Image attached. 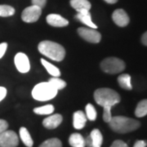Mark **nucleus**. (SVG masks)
<instances>
[{"instance_id": "f8f14e48", "label": "nucleus", "mask_w": 147, "mask_h": 147, "mask_svg": "<svg viewBox=\"0 0 147 147\" xmlns=\"http://www.w3.org/2000/svg\"><path fill=\"white\" fill-rule=\"evenodd\" d=\"M47 24L54 27H65L69 25V21L58 14H49L46 17Z\"/></svg>"}, {"instance_id": "bb28decb", "label": "nucleus", "mask_w": 147, "mask_h": 147, "mask_svg": "<svg viewBox=\"0 0 147 147\" xmlns=\"http://www.w3.org/2000/svg\"><path fill=\"white\" fill-rule=\"evenodd\" d=\"M103 120L105 123H109L111 119H112V115H111V107L105 106L103 107Z\"/></svg>"}, {"instance_id": "f257e3e1", "label": "nucleus", "mask_w": 147, "mask_h": 147, "mask_svg": "<svg viewBox=\"0 0 147 147\" xmlns=\"http://www.w3.org/2000/svg\"><path fill=\"white\" fill-rule=\"evenodd\" d=\"M110 127L118 133H127L135 131L141 126V123L138 120L127 118L125 116H115L108 123Z\"/></svg>"}, {"instance_id": "473e14b6", "label": "nucleus", "mask_w": 147, "mask_h": 147, "mask_svg": "<svg viewBox=\"0 0 147 147\" xmlns=\"http://www.w3.org/2000/svg\"><path fill=\"white\" fill-rule=\"evenodd\" d=\"M147 143L146 141H143V140H139L137 141L136 143L134 144L133 147H146Z\"/></svg>"}, {"instance_id": "c9c22d12", "label": "nucleus", "mask_w": 147, "mask_h": 147, "mask_svg": "<svg viewBox=\"0 0 147 147\" xmlns=\"http://www.w3.org/2000/svg\"><path fill=\"white\" fill-rule=\"evenodd\" d=\"M105 3H109V4H115L118 2V0H104Z\"/></svg>"}, {"instance_id": "f704fd0d", "label": "nucleus", "mask_w": 147, "mask_h": 147, "mask_svg": "<svg viewBox=\"0 0 147 147\" xmlns=\"http://www.w3.org/2000/svg\"><path fill=\"white\" fill-rule=\"evenodd\" d=\"M142 42L145 46H147V31L146 33H144L143 35H142Z\"/></svg>"}, {"instance_id": "cd10ccee", "label": "nucleus", "mask_w": 147, "mask_h": 147, "mask_svg": "<svg viewBox=\"0 0 147 147\" xmlns=\"http://www.w3.org/2000/svg\"><path fill=\"white\" fill-rule=\"evenodd\" d=\"M110 147H128L126 143L121 140H116L112 143Z\"/></svg>"}, {"instance_id": "f3484780", "label": "nucleus", "mask_w": 147, "mask_h": 147, "mask_svg": "<svg viewBox=\"0 0 147 147\" xmlns=\"http://www.w3.org/2000/svg\"><path fill=\"white\" fill-rule=\"evenodd\" d=\"M118 83L122 88L125 90L132 89L131 83V76L128 74H123L118 77Z\"/></svg>"}, {"instance_id": "c756f323", "label": "nucleus", "mask_w": 147, "mask_h": 147, "mask_svg": "<svg viewBox=\"0 0 147 147\" xmlns=\"http://www.w3.org/2000/svg\"><path fill=\"white\" fill-rule=\"evenodd\" d=\"M33 5L38 6L39 7L42 8L44 6L46 5V3H47V0H31Z\"/></svg>"}, {"instance_id": "aec40b11", "label": "nucleus", "mask_w": 147, "mask_h": 147, "mask_svg": "<svg viewBox=\"0 0 147 147\" xmlns=\"http://www.w3.org/2000/svg\"><path fill=\"white\" fill-rule=\"evenodd\" d=\"M40 61L42 62V65L44 66V68L46 69V70L51 75H53V77H59L61 75V71H60V69L57 66H55L54 65L48 62L47 61L42 59V58Z\"/></svg>"}, {"instance_id": "393cba45", "label": "nucleus", "mask_w": 147, "mask_h": 147, "mask_svg": "<svg viewBox=\"0 0 147 147\" xmlns=\"http://www.w3.org/2000/svg\"><path fill=\"white\" fill-rule=\"evenodd\" d=\"M15 14V9L11 6L0 5V16L7 17Z\"/></svg>"}, {"instance_id": "72a5a7b5", "label": "nucleus", "mask_w": 147, "mask_h": 147, "mask_svg": "<svg viewBox=\"0 0 147 147\" xmlns=\"http://www.w3.org/2000/svg\"><path fill=\"white\" fill-rule=\"evenodd\" d=\"M85 146L92 147V139H91L90 136H88L85 139Z\"/></svg>"}, {"instance_id": "7c9ffc66", "label": "nucleus", "mask_w": 147, "mask_h": 147, "mask_svg": "<svg viewBox=\"0 0 147 147\" xmlns=\"http://www.w3.org/2000/svg\"><path fill=\"white\" fill-rule=\"evenodd\" d=\"M7 48V42H2L0 43V59L3 57L5 54Z\"/></svg>"}, {"instance_id": "a878e982", "label": "nucleus", "mask_w": 147, "mask_h": 147, "mask_svg": "<svg viewBox=\"0 0 147 147\" xmlns=\"http://www.w3.org/2000/svg\"><path fill=\"white\" fill-rule=\"evenodd\" d=\"M85 110H86V117L91 121L96 120V110L95 109V107L92 104H88L85 107Z\"/></svg>"}, {"instance_id": "9d476101", "label": "nucleus", "mask_w": 147, "mask_h": 147, "mask_svg": "<svg viewBox=\"0 0 147 147\" xmlns=\"http://www.w3.org/2000/svg\"><path fill=\"white\" fill-rule=\"evenodd\" d=\"M112 20L118 26L125 27L129 24V16L123 9H116L112 14Z\"/></svg>"}, {"instance_id": "20e7f679", "label": "nucleus", "mask_w": 147, "mask_h": 147, "mask_svg": "<svg viewBox=\"0 0 147 147\" xmlns=\"http://www.w3.org/2000/svg\"><path fill=\"white\" fill-rule=\"evenodd\" d=\"M57 92L48 82H42L34 87L32 96L34 100L38 101H47L56 97Z\"/></svg>"}, {"instance_id": "39448f33", "label": "nucleus", "mask_w": 147, "mask_h": 147, "mask_svg": "<svg viewBox=\"0 0 147 147\" xmlns=\"http://www.w3.org/2000/svg\"><path fill=\"white\" fill-rule=\"evenodd\" d=\"M126 65L123 60L117 57H108L104 59L100 63V68L105 73L115 74L123 72Z\"/></svg>"}, {"instance_id": "b1692460", "label": "nucleus", "mask_w": 147, "mask_h": 147, "mask_svg": "<svg viewBox=\"0 0 147 147\" xmlns=\"http://www.w3.org/2000/svg\"><path fill=\"white\" fill-rule=\"evenodd\" d=\"M38 147H62V143L58 138H50L42 142Z\"/></svg>"}, {"instance_id": "9b49d317", "label": "nucleus", "mask_w": 147, "mask_h": 147, "mask_svg": "<svg viewBox=\"0 0 147 147\" xmlns=\"http://www.w3.org/2000/svg\"><path fill=\"white\" fill-rule=\"evenodd\" d=\"M63 120V118L60 114H55L44 119L42 121V125L47 129H55L57 128Z\"/></svg>"}, {"instance_id": "423d86ee", "label": "nucleus", "mask_w": 147, "mask_h": 147, "mask_svg": "<svg viewBox=\"0 0 147 147\" xmlns=\"http://www.w3.org/2000/svg\"><path fill=\"white\" fill-rule=\"evenodd\" d=\"M78 34L84 40L92 43H98L101 39L100 33L90 27H80L78 29Z\"/></svg>"}, {"instance_id": "412c9836", "label": "nucleus", "mask_w": 147, "mask_h": 147, "mask_svg": "<svg viewBox=\"0 0 147 147\" xmlns=\"http://www.w3.org/2000/svg\"><path fill=\"white\" fill-rule=\"evenodd\" d=\"M135 115L138 118H142L147 115V99L141 100L135 110Z\"/></svg>"}, {"instance_id": "2f4dec72", "label": "nucleus", "mask_w": 147, "mask_h": 147, "mask_svg": "<svg viewBox=\"0 0 147 147\" xmlns=\"http://www.w3.org/2000/svg\"><path fill=\"white\" fill-rule=\"evenodd\" d=\"M7 89L3 87H0V101L3 100L7 96Z\"/></svg>"}, {"instance_id": "6e6552de", "label": "nucleus", "mask_w": 147, "mask_h": 147, "mask_svg": "<svg viewBox=\"0 0 147 147\" xmlns=\"http://www.w3.org/2000/svg\"><path fill=\"white\" fill-rule=\"evenodd\" d=\"M19 144V137L15 131L6 130L0 134V147H16Z\"/></svg>"}, {"instance_id": "4468645a", "label": "nucleus", "mask_w": 147, "mask_h": 147, "mask_svg": "<svg viewBox=\"0 0 147 147\" xmlns=\"http://www.w3.org/2000/svg\"><path fill=\"white\" fill-rule=\"evenodd\" d=\"M75 18L79 21H81L83 24L86 25L88 27L92 28V29H97V26H96L94 23L92 21L91 18V14H90L89 11H80L78 12L75 16Z\"/></svg>"}, {"instance_id": "4be33fe9", "label": "nucleus", "mask_w": 147, "mask_h": 147, "mask_svg": "<svg viewBox=\"0 0 147 147\" xmlns=\"http://www.w3.org/2000/svg\"><path fill=\"white\" fill-rule=\"evenodd\" d=\"M54 106L53 105H42V106H39V107H37L34 109V112L37 114V115H51L54 112Z\"/></svg>"}, {"instance_id": "5701e85b", "label": "nucleus", "mask_w": 147, "mask_h": 147, "mask_svg": "<svg viewBox=\"0 0 147 147\" xmlns=\"http://www.w3.org/2000/svg\"><path fill=\"white\" fill-rule=\"evenodd\" d=\"M48 83L53 86L54 88L57 90H62L66 87V83L63 79H60L59 77H53L48 80Z\"/></svg>"}, {"instance_id": "dca6fc26", "label": "nucleus", "mask_w": 147, "mask_h": 147, "mask_svg": "<svg viewBox=\"0 0 147 147\" xmlns=\"http://www.w3.org/2000/svg\"><path fill=\"white\" fill-rule=\"evenodd\" d=\"M69 143L72 147H85V139L79 133H73L69 137Z\"/></svg>"}, {"instance_id": "c85d7f7f", "label": "nucleus", "mask_w": 147, "mask_h": 147, "mask_svg": "<svg viewBox=\"0 0 147 147\" xmlns=\"http://www.w3.org/2000/svg\"><path fill=\"white\" fill-rule=\"evenodd\" d=\"M8 128V123L4 119H0V134Z\"/></svg>"}, {"instance_id": "a211bd4d", "label": "nucleus", "mask_w": 147, "mask_h": 147, "mask_svg": "<svg viewBox=\"0 0 147 147\" xmlns=\"http://www.w3.org/2000/svg\"><path fill=\"white\" fill-rule=\"evenodd\" d=\"M20 134V138L21 139L22 142L27 147H32L34 145V142L32 139L31 136L30 134L29 131L27 130L25 127H21L19 131Z\"/></svg>"}, {"instance_id": "2eb2a0df", "label": "nucleus", "mask_w": 147, "mask_h": 147, "mask_svg": "<svg viewBox=\"0 0 147 147\" xmlns=\"http://www.w3.org/2000/svg\"><path fill=\"white\" fill-rule=\"evenodd\" d=\"M70 5L77 12L89 11L92 7L88 0H70Z\"/></svg>"}, {"instance_id": "ddd939ff", "label": "nucleus", "mask_w": 147, "mask_h": 147, "mask_svg": "<svg viewBox=\"0 0 147 147\" xmlns=\"http://www.w3.org/2000/svg\"><path fill=\"white\" fill-rule=\"evenodd\" d=\"M87 122V117L82 110H78L74 113L73 126L75 129H83Z\"/></svg>"}, {"instance_id": "6ab92c4d", "label": "nucleus", "mask_w": 147, "mask_h": 147, "mask_svg": "<svg viewBox=\"0 0 147 147\" xmlns=\"http://www.w3.org/2000/svg\"><path fill=\"white\" fill-rule=\"evenodd\" d=\"M89 136L92 139V147H101L103 142V137L99 129H93L91 131Z\"/></svg>"}, {"instance_id": "f03ea898", "label": "nucleus", "mask_w": 147, "mask_h": 147, "mask_svg": "<svg viewBox=\"0 0 147 147\" xmlns=\"http://www.w3.org/2000/svg\"><path fill=\"white\" fill-rule=\"evenodd\" d=\"M38 49L43 56L55 61H61L65 57V50L63 46L53 41L45 40L40 42Z\"/></svg>"}, {"instance_id": "7ed1b4c3", "label": "nucleus", "mask_w": 147, "mask_h": 147, "mask_svg": "<svg viewBox=\"0 0 147 147\" xmlns=\"http://www.w3.org/2000/svg\"><path fill=\"white\" fill-rule=\"evenodd\" d=\"M94 99L96 104L102 107H112L120 102V96L115 90L108 88H101L95 91Z\"/></svg>"}, {"instance_id": "0eeeda50", "label": "nucleus", "mask_w": 147, "mask_h": 147, "mask_svg": "<svg viewBox=\"0 0 147 147\" xmlns=\"http://www.w3.org/2000/svg\"><path fill=\"white\" fill-rule=\"evenodd\" d=\"M42 14V8L35 5H31L25 8L21 14L22 21L26 23H33L37 21Z\"/></svg>"}, {"instance_id": "1a4fd4ad", "label": "nucleus", "mask_w": 147, "mask_h": 147, "mask_svg": "<svg viewBox=\"0 0 147 147\" xmlns=\"http://www.w3.org/2000/svg\"><path fill=\"white\" fill-rule=\"evenodd\" d=\"M14 63H15L17 70L20 73H28L30 69V60L25 53H17L14 57Z\"/></svg>"}]
</instances>
